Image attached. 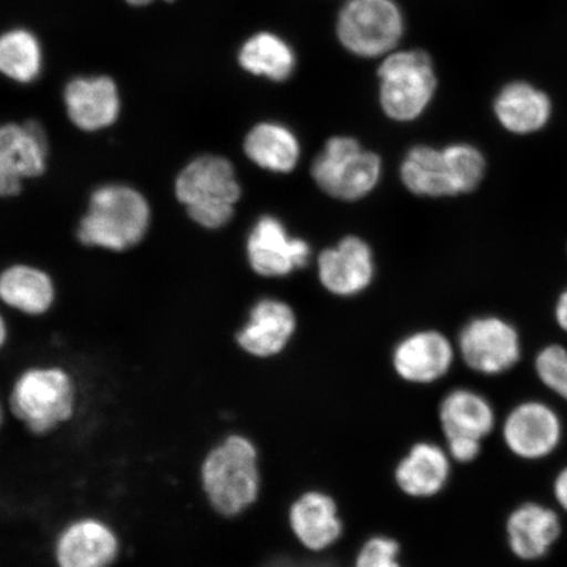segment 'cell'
Wrapping results in <instances>:
<instances>
[{"label":"cell","mask_w":567,"mask_h":567,"mask_svg":"<svg viewBox=\"0 0 567 567\" xmlns=\"http://www.w3.org/2000/svg\"><path fill=\"white\" fill-rule=\"evenodd\" d=\"M68 116L78 130L94 133L117 122L122 101L116 83L109 76H80L63 94Z\"/></svg>","instance_id":"17"},{"label":"cell","mask_w":567,"mask_h":567,"mask_svg":"<svg viewBox=\"0 0 567 567\" xmlns=\"http://www.w3.org/2000/svg\"><path fill=\"white\" fill-rule=\"evenodd\" d=\"M455 346L461 363L485 379L514 370L522 359L520 334L501 317L471 319L458 331Z\"/></svg>","instance_id":"7"},{"label":"cell","mask_w":567,"mask_h":567,"mask_svg":"<svg viewBox=\"0 0 567 567\" xmlns=\"http://www.w3.org/2000/svg\"><path fill=\"white\" fill-rule=\"evenodd\" d=\"M354 559L340 553L334 545L322 551H311L297 540L272 553L255 567H353Z\"/></svg>","instance_id":"28"},{"label":"cell","mask_w":567,"mask_h":567,"mask_svg":"<svg viewBox=\"0 0 567 567\" xmlns=\"http://www.w3.org/2000/svg\"><path fill=\"white\" fill-rule=\"evenodd\" d=\"M289 523L297 540L311 551L330 548L343 534L336 499L318 491L307 492L293 503Z\"/></svg>","instance_id":"19"},{"label":"cell","mask_w":567,"mask_h":567,"mask_svg":"<svg viewBox=\"0 0 567 567\" xmlns=\"http://www.w3.org/2000/svg\"><path fill=\"white\" fill-rule=\"evenodd\" d=\"M0 300L20 313L42 316L53 307L54 282L38 267L13 265L0 274Z\"/></svg>","instance_id":"23"},{"label":"cell","mask_w":567,"mask_h":567,"mask_svg":"<svg viewBox=\"0 0 567 567\" xmlns=\"http://www.w3.org/2000/svg\"><path fill=\"white\" fill-rule=\"evenodd\" d=\"M563 535V520L555 508L540 502H524L505 520L506 544L522 561L547 557Z\"/></svg>","instance_id":"15"},{"label":"cell","mask_w":567,"mask_h":567,"mask_svg":"<svg viewBox=\"0 0 567 567\" xmlns=\"http://www.w3.org/2000/svg\"><path fill=\"white\" fill-rule=\"evenodd\" d=\"M126 3H130L132 6H146L148 3L154 2V0H125ZM167 2H172V0H167Z\"/></svg>","instance_id":"35"},{"label":"cell","mask_w":567,"mask_h":567,"mask_svg":"<svg viewBox=\"0 0 567 567\" xmlns=\"http://www.w3.org/2000/svg\"><path fill=\"white\" fill-rule=\"evenodd\" d=\"M247 158L260 168L289 174L299 165L301 145L288 126L266 122L255 125L244 142Z\"/></svg>","instance_id":"22"},{"label":"cell","mask_w":567,"mask_h":567,"mask_svg":"<svg viewBox=\"0 0 567 567\" xmlns=\"http://www.w3.org/2000/svg\"><path fill=\"white\" fill-rule=\"evenodd\" d=\"M499 124L514 134H532L547 126L551 102L544 91L526 82H514L503 87L494 102Z\"/></svg>","instance_id":"21"},{"label":"cell","mask_w":567,"mask_h":567,"mask_svg":"<svg viewBox=\"0 0 567 567\" xmlns=\"http://www.w3.org/2000/svg\"><path fill=\"white\" fill-rule=\"evenodd\" d=\"M318 278L326 290L340 297L357 296L371 286L374 278L373 251L357 236L326 248L318 257Z\"/></svg>","instance_id":"16"},{"label":"cell","mask_w":567,"mask_h":567,"mask_svg":"<svg viewBox=\"0 0 567 567\" xmlns=\"http://www.w3.org/2000/svg\"><path fill=\"white\" fill-rule=\"evenodd\" d=\"M452 460L442 445L420 442L395 467L401 491L414 498H430L443 491L451 478Z\"/></svg>","instance_id":"20"},{"label":"cell","mask_w":567,"mask_h":567,"mask_svg":"<svg viewBox=\"0 0 567 567\" xmlns=\"http://www.w3.org/2000/svg\"><path fill=\"white\" fill-rule=\"evenodd\" d=\"M456 346L445 332L420 329L403 337L394 346L392 363L402 380L429 385L445 378L455 365Z\"/></svg>","instance_id":"12"},{"label":"cell","mask_w":567,"mask_h":567,"mask_svg":"<svg viewBox=\"0 0 567 567\" xmlns=\"http://www.w3.org/2000/svg\"><path fill=\"white\" fill-rule=\"evenodd\" d=\"M553 496L559 508L567 513V465L557 473L551 485Z\"/></svg>","instance_id":"32"},{"label":"cell","mask_w":567,"mask_h":567,"mask_svg":"<svg viewBox=\"0 0 567 567\" xmlns=\"http://www.w3.org/2000/svg\"><path fill=\"white\" fill-rule=\"evenodd\" d=\"M402 33V13L393 0H351L340 12L339 39L354 54H384L395 47Z\"/></svg>","instance_id":"9"},{"label":"cell","mask_w":567,"mask_h":567,"mask_svg":"<svg viewBox=\"0 0 567 567\" xmlns=\"http://www.w3.org/2000/svg\"><path fill=\"white\" fill-rule=\"evenodd\" d=\"M151 221V205L138 189L126 184H105L91 194L76 236L84 246L122 252L145 238Z\"/></svg>","instance_id":"2"},{"label":"cell","mask_w":567,"mask_h":567,"mask_svg":"<svg viewBox=\"0 0 567 567\" xmlns=\"http://www.w3.org/2000/svg\"><path fill=\"white\" fill-rule=\"evenodd\" d=\"M484 443L470 436H452L445 439V451L452 463L470 465L476 463L484 452Z\"/></svg>","instance_id":"31"},{"label":"cell","mask_w":567,"mask_h":567,"mask_svg":"<svg viewBox=\"0 0 567 567\" xmlns=\"http://www.w3.org/2000/svg\"><path fill=\"white\" fill-rule=\"evenodd\" d=\"M122 543L115 528L96 516H82L63 527L54 542L56 567H112Z\"/></svg>","instance_id":"13"},{"label":"cell","mask_w":567,"mask_h":567,"mask_svg":"<svg viewBox=\"0 0 567 567\" xmlns=\"http://www.w3.org/2000/svg\"><path fill=\"white\" fill-rule=\"evenodd\" d=\"M556 321L567 334V289L559 296L556 305Z\"/></svg>","instance_id":"33"},{"label":"cell","mask_w":567,"mask_h":567,"mask_svg":"<svg viewBox=\"0 0 567 567\" xmlns=\"http://www.w3.org/2000/svg\"><path fill=\"white\" fill-rule=\"evenodd\" d=\"M239 65L247 73L284 82L293 74V49L274 33L261 32L248 39L239 52Z\"/></svg>","instance_id":"25"},{"label":"cell","mask_w":567,"mask_h":567,"mask_svg":"<svg viewBox=\"0 0 567 567\" xmlns=\"http://www.w3.org/2000/svg\"><path fill=\"white\" fill-rule=\"evenodd\" d=\"M48 137L39 123L0 126V197H13L23 182L45 173Z\"/></svg>","instance_id":"10"},{"label":"cell","mask_w":567,"mask_h":567,"mask_svg":"<svg viewBox=\"0 0 567 567\" xmlns=\"http://www.w3.org/2000/svg\"><path fill=\"white\" fill-rule=\"evenodd\" d=\"M380 103L389 118L409 123L423 115L436 91L431 59L423 52L389 55L379 69Z\"/></svg>","instance_id":"6"},{"label":"cell","mask_w":567,"mask_h":567,"mask_svg":"<svg viewBox=\"0 0 567 567\" xmlns=\"http://www.w3.org/2000/svg\"><path fill=\"white\" fill-rule=\"evenodd\" d=\"M299 330V319L288 303L264 299L254 305L234 343L248 357L271 359L287 350Z\"/></svg>","instance_id":"14"},{"label":"cell","mask_w":567,"mask_h":567,"mask_svg":"<svg viewBox=\"0 0 567 567\" xmlns=\"http://www.w3.org/2000/svg\"><path fill=\"white\" fill-rule=\"evenodd\" d=\"M382 162L353 137H332L311 165V176L326 195L358 202L378 187Z\"/></svg>","instance_id":"5"},{"label":"cell","mask_w":567,"mask_h":567,"mask_svg":"<svg viewBox=\"0 0 567 567\" xmlns=\"http://www.w3.org/2000/svg\"><path fill=\"white\" fill-rule=\"evenodd\" d=\"M401 179L416 196H455L443 151L436 147L417 145L410 148L401 165Z\"/></svg>","instance_id":"24"},{"label":"cell","mask_w":567,"mask_h":567,"mask_svg":"<svg viewBox=\"0 0 567 567\" xmlns=\"http://www.w3.org/2000/svg\"><path fill=\"white\" fill-rule=\"evenodd\" d=\"M401 545L393 537L378 535L368 538L353 567H402Z\"/></svg>","instance_id":"30"},{"label":"cell","mask_w":567,"mask_h":567,"mask_svg":"<svg viewBox=\"0 0 567 567\" xmlns=\"http://www.w3.org/2000/svg\"><path fill=\"white\" fill-rule=\"evenodd\" d=\"M13 416L35 436H45L69 423L78 409L73 375L61 367H32L18 375L10 393Z\"/></svg>","instance_id":"3"},{"label":"cell","mask_w":567,"mask_h":567,"mask_svg":"<svg viewBox=\"0 0 567 567\" xmlns=\"http://www.w3.org/2000/svg\"><path fill=\"white\" fill-rule=\"evenodd\" d=\"M175 196L202 228L216 230L228 225L243 195L236 168L219 155H200L182 169Z\"/></svg>","instance_id":"4"},{"label":"cell","mask_w":567,"mask_h":567,"mask_svg":"<svg viewBox=\"0 0 567 567\" xmlns=\"http://www.w3.org/2000/svg\"><path fill=\"white\" fill-rule=\"evenodd\" d=\"M441 422L445 439L470 436L485 442L498 431V410L492 399L477 389H452L441 403Z\"/></svg>","instance_id":"18"},{"label":"cell","mask_w":567,"mask_h":567,"mask_svg":"<svg viewBox=\"0 0 567 567\" xmlns=\"http://www.w3.org/2000/svg\"><path fill=\"white\" fill-rule=\"evenodd\" d=\"M538 381L567 402V349L561 344L545 346L535 358Z\"/></svg>","instance_id":"29"},{"label":"cell","mask_w":567,"mask_h":567,"mask_svg":"<svg viewBox=\"0 0 567 567\" xmlns=\"http://www.w3.org/2000/svg\"><path fill=\"white\" fill-rule=\"evenodd\" d=\"M248 264L264 278H284L309 264L307 240L290 236L278 217L261 216L246 243Z\"/></svg>","instance_id":"11"},{"label":"cell","mask_w":567,"mask_h":567,"mask_svg":"<svg viewBox=\"0 0 567 567\" xmlns=\"http://www.w3.org/2000/svg\"><path fill=\"white\" fill-rule=\"evenodd\" d=\"M42 49L35 35L12 30L0 35V74L18 83H32L41 74Z\"/></svg>","instance_id":"26"},{"label":"cell","mask_w":567,"mask_h":567,"mask_svg":"<svg viewBox=\"0 0 567 567\" xmlns=\"http://www.w3.org/2000/svg\"><path fill=\"white\" fill-rule=\"evenodd\" d=\"M498 434L505 449L523 461H543L556 453L564 441L561 416L547 402L517 403L499 421Z\"/></svg>","instance_id":"8"},{"label":"cell","mask_w":567,"mask_h":567,"mask_svg":"<svg viewBox=\"0 0 567 567\" xmlns=\"http://www.w3.org/2000/svg\"><path fill=\"white\" fill-rule=\"evenodd\" d=\"M2 422H3V411H2V406H0V425H2Z\"/></svg>","instance_id":"36"},{"label":"cell","mask_w":567,"mask_h":567,"mask_svg":"<svg viewBox=\"0 0 567 567\" xmlns=\"http://www.w3.org/2000/svg\"><path fill=\"white\" fill-rule=\"evenodd\" d=\"M7 338H9V330H7L4 318L0 316V350L3 349Z\"/></svg>","instance_id":"34"},{"label":"cell","mask_w":567,"mask_h":567,"mask_svg":"<svg viewBox=\"0 0 567 567\" xmlns=\"http://www.w3.org/2000/svg\"><path fill=\"white\" fill-rule=\"evenodd\" d=\"M444 159L455 196L470 194L480 186L486 172L484 154L470 144H453L443 148Z\"/></svg>","instance_id":"27"},{"label":"cell","mask_w":567,"mask_h":567,"mask_svg":"<svg viewBox=\"0 0 567 567\" xmlns=\"http://www.w3.org/2000/svg\"><path fill=\"white\" fill-rule=\"evenodd\" d=\"M197 484L213 513L228 519L245 513L260 493L257 446L245 435H226L202 456Z\"/></svg>","instance_id":"1"}]
</instances>
